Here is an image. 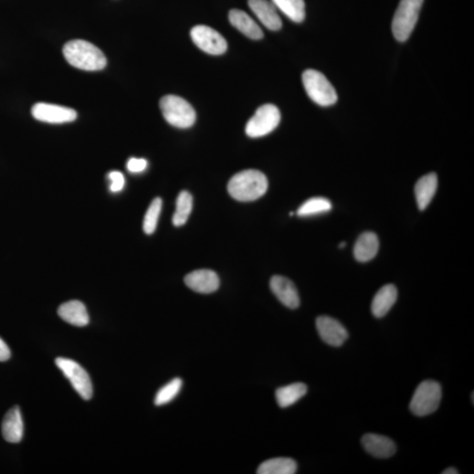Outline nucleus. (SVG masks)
<instances>
[{
  "instance_id": "f257e3e1",
  "label": "nucleus",
  "mask_w": 474,
  "mask_h": 474,
  "mask_svg": "<svg viewBox=\"0 0 474 474\" xmlns=\"http://www.w3.org/2000/svg\"><path fill=\"white\" fill-rule=\"evenodd\" d=\"M63 53L69 64L83 71H101L107 66V57L104 53L84 40L68 42L64 46Z\"/></svg>"
},
{
  "instance_id": "f03ea898",
  "label": "nucleus",
  "mask_w": 474,
  "mask_h": 474,
  "mask_svg": "<svg viewBox=\"0 0 474 474\" xmlns=\"http://www.w3.org/2000/svg\"><path fill=\"white\" fill-rule=\"evenodd\" d=\"M268 189V180L263 172L246 170L237 173L227 184V191L235 200L254 201L261 198Z\"/></svg>"
},
{
  "instance_id": "7ed1b4c3",
  "label": "nucleus",
  "mask_w": 474,
  "mask_h": 474,
  "mask_svg": "<svg viewBox=\"0 0 474 474\" xmlns=\"http://www.w3.org/2000/svg\"><path fill=\"white\" fill-rule=\"evenodd\" d=\"M425 0H401L394 13L392 31L398 42H406L417 23Z\"/></svg>"
},
{
  "instance_id": "20e7f679",
  "label": "nucleus",
  "mask_w": 474,
  "mask_h": 474,
  "mask_svg": "<svg viewBox=\"0 0 474 474\" xmlns=\"http://www.w3.org/2000/svg\"><path fill=\"white\" fill-rule=\"evenodd\" d=\"M159 106L166 122L176 128H191L196 121L194 107L183 97L166 95L162 97Z\"/></svg>"
},
{
  "instance_id": "39448f33",
  "label": "nucleus",
  "mask_w": 474,
  "mask_h": 474,
  "mask_svg": "<svg viewBox=\"0 0 474 474\" xmlns=\"http://www.w3.org/2000/svg\"><path fill=\"white\" fill-rule=\"evenodd\" d=\"M302 82L307 96L319 106H332L338 100V93L334 86L320 71L316 70L304 71Z\"/></svg>"
},
{
  "instance_id": "423d86ee",
  "label": "nucleus",
  "mask_w": 474,
  "mask_h": 474,
  "mask_svg": "<svg viewBox=\"0 0 474 474\" xmlns=\"http://www.w3.org/2000/svg\"><path fill=\"white\" fill-rule=\"evenodd\" d=\"M442 399V387L439 382L425 381L417 386L412 397L410 408L417 416L434 413L439 408Z\"/></svg>"
},
{
  "instance_id": "0eeeda50",
  "label": "nucleus",
  "mask_w": 474,
  "mask_h": 474,
  "mask_svg": "<svg viewBox=\"0 0 474 474\" xmlns=\"http://www.w3.org/2000/svg\"><path fill=\"white\" fill-rule=\"evenodd\" d=\"M280 112L273 104H266L258 108L256 113L246 125V135L251 138H258L273 132L280 124Z\"/></svg>"
},
{
  "instance_id": "6e6552de",
  "label": "nucleus",
  "mask_w": 474,
  "mask_h": 474,
  "mask_svg": "<svg viewBox=\"0 0 474 474\" xmlns=\"http://www.w3.org/2000/svg\"><path fill=\"white\" fill-rule=\"evenodd\" d=\"M56 365L83 399L88 401L92 398L93 393L92 381L88 372L81 365L64 357H57Z\"/></svg>"
},
{
  "instance_id": "1a4fd4ad",
  "label": "nucleus",
  "mask_w": 474,
  "mask_h": 474,
  "mask_svg": "<svg viewBox=\"0 0 474 474\" xmlns=\"http://www.w3.org/2000/svg\"><path fill=\"white\" fill-rule=\"evenodd\" d=\"M191 37L195 45L210 55H223L226 52L227 43L219 32L205 25H198L191 30Z\"/></svg>"
},
{
  "instance_id": "9d476101",
  "label": "nucleus",
  "mask_w": 474,
  "mask_h": 474,
  "mask_svg": "<svg viewBox=\"0 0 474 474\" xmlns=\"http://www.w3.org/2000/svg\"><path fill=\"white\" fill-rule=\"evenodd\" d=\"M31 113L37 121L52 124L72 122L78 117L77 112L72 108L42 102L35 104L32 107Z\"/></svg>"
},
{
  "instance_id": "9b49d317",
  "label": "nucleus",
  "mask_w": 474,
  "mask_h": 474,
  "mask_svg": "<svg viewBox=\"0 0 474 474\" xmlns=\"http://www.w3.org/2000/svg\"><path fill=\"white\" fill-rule=\"evenodd\" d=\"M316 328L321 338L328 345L342 346L349 338L348 331L343 326V324L331 316L318 317Z\"/></svg>"
},
{
  "instance_id": "f8f14e48",
  "label": "nucleus",
  "mask_w": 474,
  "mask_h": 474,
  "mask_svg": "<svg viewBox=\"0 0 474 474\" xmlns=\"http://www.w3.org/2000/svg\"><path fill=\"white\" fill-rule=\"evenodd\" d=\"M184 283L199 294L208 295L218 290L220 278L211 270H198L187 274L184 278Z\"/></svg>"
},
{
  "instance_id": "ddd939ff",
  "label": "nucleus",
  "mask_w": 474,
  "mask_h": 474,
  "mask_svg": "<svg viewBox=\"0 0 474 474\" xmlns=\"http://www.w3.org/2000/svg\"><path fill=\"white\" fill-rule=\"evenodd\" d=\"M271 292L284 306L291 309L299 307L300 300L295 285L283 276H273L270 282Z\"/></svg>"
},
{
  "instance_id": "4468645a",
  "label": "nucleus",
  "mask_w": 474,
  "mask_h": 474,
  "mask_svg": "<svg viewBox=\"0 0 474 474\" xmlns=\"http://www.w3.org/2000/svg\"><path fill=\"white\" fill-rule=\"evenodd\" d=\"M249 6L268 30H280L282 20L273 2L268 0H249Z\"/></svg>"
},
{
  "instance_id": "2eb2a0df",
  "label": "nucleus",
  "mask_w": 474,
  "mask_h": 474,
  "mask_svg": "<svg viewBox=\"0 0 474 474\" xmlns=\"http://www.w3.org/2000/svg\"><path fill=\"white\" fill-rule=\"evenodd\" d=\"M361 443L365 450L375 458H390L396 451V445L392 439L377 434H365Z\"/></svg>"
},
{
  "instance_id": "dca6fc26",
  "label": "nucleus",
  "mask_w": 474,
  "mask_h": 474,
  "mask_svg": "<svg viewBox=\"0 0 474 474\" xmlns=\"http://www.w3.org/2000/svg\"><path fill=\"white\" fill-rule=\"evenodd\" d=\"M24 425L19 407L7 412L2 422V435L7 442L16 444L23 439Z\"/></svg>"
},
{
  "instance_id": "f3484780",
  "label": "nucleus",
  "mask_w": 474,
  "mask_h": 474,
  "mask_svg": "<svg viewBox=\"0 0 474 474\" xmlns=\"http://www.w3.org/2000/svg\"><path fill=\"white\" fill-rule=\"evenodd\" d=\"M59 316L66 323L77 327H85L89 324V314L85 304L79 300L61 304L59 307Z\"/></svg>"
},
{
  "instance_id": "a211bd4d",
  "label": "nucleus",
  "mask_w": 474,
  "mask_h": 474,
  "mask_svg": "<svg viewBox=\"0 0 474 474\" xmlns=\"http://www.w3.org/2000/svg\"><path fill=\"white\" fill-rule=\"evenodd\" d=\"M229 19L232 26L242 32L247 37L259 40L263 37V32L252 18L244 11L232 9L229 13Z\"/></svg>"
},
{
  "instance_id": "6ab92c4d",
  "label": "nucleus",
  "mask_w": 474,
  "mask_h": 474,
  "mask_svg": "<svg viewBox=\"0 0 474 474\" xmlns=\"http://www.w3.org/2000/svg\"><path fill=\"white\" fill-rule=\"evenodd\" d=\"M398 292L396 285H386L379 289L372 302V313L375 317L385 316L397 300Z\"/></svg>"
},
{
  "instance_id": "aec40b11",
  "label": "nucleus",
  "mask_w": 474,
  "mask_h": 474,
  "mask_svg": "<svg viewBox=\"0 0 474 474\" xmlns=\"http://www.w3.org/2000/svg\"><path fill=\"white\" fill-rule=\"evenodd\" d=\"M437 183L436 173H429L422 177L415 184V194L420 210H425L432 202L436 194Z\"/></svg>"
},
{
  "instance_id": "412c9836",
  "label": "nucleus",
  "mask_w": 474,
  "mask_h": 474,
  "mask_svg": "<svg viewBox=\"0 0 474 474\" xmlns=\"http://www.w3.org/2000/svg\"><path fill=\"white\" fill-rule=\"evenodd\" d=\"M379 248V242L377 235L372 232H365L358 237L356 242L354 256L358 262H368L375 258Z\"/></svg>"
},
{
  "instance_id": "4be33fe9",
  "label": "nucleus",
  "mask_w": 474,
  "mask_h": 474,
  "mask_svg": "<svg viewBox=\"0 0 474 474\" xmlns=\"http://www.w3.org/2000/svg\"><path fill=\"white\" fill-rule=\"evenodd\" d=\"M307 392V386L303 383H295L280 387L276 391V400L278 406L280 408H288L302 399L304 396H306Z\"/></svg>"
},
{
  "instance_id": "5701e85b",
  "label": "nucleus",
  "mask_w": 474,
  "mask_h": 474,
  "mask_svg": "<svg viewBox=\"0 0 474 474\" xmlns=\"http://www.w3.org/2000/svg\"><path fill=\"white\" fill-rule=\"evenodd\" d=\"M297 463L290 458H276L262 463L258 469L259 474H295Z\"/></svg>"
},
{
  "instance_id": "b1692460",
  "label": "nucleus",
  "mask_w": 474,
  "mask_h": 474,
  "mask_svg": "<svg viewBox=\"0 0 474 474\" xmlns=\"http://www.w3.org/2000/svg\"><path fill=\"white\" fill-rule=\"evenodd\" d=\"M277 9L296 23L305 20L306 11L304 0H271Z\"/></svg>"
},
{
  "instance_id": "393cba45",
  "label": "nucleus",
  "mask_w": 474,
  "mask_h": 474,
  "mask_svg": "<svg viewBox=\"0 0 474 474\" xmlns=\"http://www.w3.org/2000/svg\"><path fill=\"white\" fill-rule=\"evenodd\" d=\"M193 204L194 200L191 194L187 191H181L177 198L176 211L172 218L174 226L181 227L186 224L193 210Z\"/></svg>"
},
{
  "instance_id": "a878e982",
  "label": "nucleus",
  "mask_w": 474,
  "mask_h": 474,
  "mask_svg": "<svg viewBox=\"0 0 474 474\" xmlns=\"http://www.w3.org/2000/svg\"><path fill=\"white\" fill-rule=\"evenodd\" d=\"M331 202L328 199L314 197L304 202L297 211V215L300 217L321 215V213L331 211Z\"/></svg>"
},
{
  "instance_id": "bb28decb",
  "label": "nucleus",
  "mask_w": 474,
  "mask_h": 474,
  "mask_svg": "<svg viewBox=\"0 0 474 474\" xmlns=\"http://www.w3.org/2000/svg\"><path fill=\"white\" fill-rule=\"evenodd\" d=\"M182 385V379L176 378L162 386L155 394L154 400L155 406H162V405L171 403L179 393Z\"/></svg>"
},
{
  "instance_id": "cd10ccee",
  "label": "nucleus",
  "mask_w": 474,
  "mask_h": 474,
  "mask_svg": "<svg viewBox=\"0 0 474 474\" xmlns=\"http://www.w3.org/2000/svg\"><path fill=\"white\" fill-rule=\"evenodd\" d=\"M162 200L160 198H155L151 202L150 208H148L146 217L143 220V230L147 235H151L157 229L159 216H160L162 210Z\"/></svg>"
},
{
  "instance_id": "c85d7f7f",
  "label": "nucleus",
  "mask_w": 474,
  "mask_h": 474,
  "mask_svg": "<svg viewBox=\"0 0 474 474\" xmlns=\"http://www.w3.org/2000/svg\"><path fill=\"white\" fill-rule=\"evenodd\" d=\"M108 178L111 180L110 190L113 193H118V191H122L123 187L125 186V178L123 176L122 172H111Z\"/></svg>"
},
{
  "instance_id": "c756f323",
  "label": "nucleus",
  "mask_w": 474,
  "mask_h": 474,
  "mask_svg": "<svg viewBox=\"0 0 474 474\" xmlns=\"http://www.w3.org/2000/svg\"><path fill=\"white\" fill-rule=\"evenodd\" d=\"M148 162L143 158H130L126 168L132 173L142 172L147 168Z\"/></svg>"
},
{
  "instance_id": "7c9ffc66",
  "label": "nucleus",
  "mask_w": 474,
  "mask_h": 474,
  "mask_svg": "<svg viewBox=\"0 0 474 474\" xmlns=\"http://www.w3.org/2000/svg\"><path fill=\"white\" fill-rule=\"evenodd\" d=\"M11 357V352L6 343L0 338V362L8 360Z\"/></svg>"
},
{
  "instance_id": "2f4dec72",
  "label": "nucleus",
  "mask_w": 474,
  "mask_h": 474,
  "mask_svg": "<svg viewBox=\"0 0 474 474\" xmlns=\"http://www.w3.org/2000/svg\"><path fill=\"white\" fill-rule=\"evenodd\" d=\"M443 474H458V471L457 469L455 468H447L446 470H444V471L442 473Z\"/></svg>"
},
{
  "instance_id": "473e14b6",
  "label": "nucleus",
  "mask_w": 474,
  "mask_h": 474,
  "mask_svg": "<svg viewBox=\"0 0 474 474\" xmlns=\"http://www.w3.org/2000/svg\"><path fill=\"white\" fill-rule=\"evenodd\" d=\"M345 246H346L345 242H341V244H340V245H339V247L340 248H343V247H345Z\"/></svg>"
},
{
  "instance_id": "72a5a7b5",
  "label": "nucleus",
  "mask_w": 474,
  "mask_h": 474,
  "mask_svg": "<svg viewBox=\"0 0 474 474\" xmlns=\"http://www.w3.org/2000/svg\"><path fill=\"white\" fill-rule=\"evenodd\" d=\"M472 403H473V393H472Z\"/></svg>"
}]
</instances>
